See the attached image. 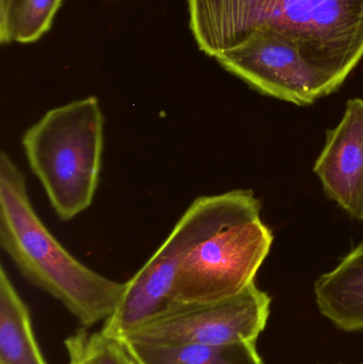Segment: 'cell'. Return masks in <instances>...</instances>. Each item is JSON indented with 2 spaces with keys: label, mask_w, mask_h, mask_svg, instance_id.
Here are the masks:
<instances>
[{
  "label": "cell",
  "mask_w": 363,
  "mask_h": 364,
  "mask_svg": "<svg viewBox=\"0 0 363 364\" xmlns=\"http://www.w3.org/2000/svg\"><path fill=\"white\" fill-rule=\"evenodd\" d=\"M190 27L215 58L268 29L345 83L363 58V0H188Z\"/></svg>",
  "instance_id": "6da1fadb"
},
{
  "label": "cell",
  "mask_w": 363,
  "mask_h": 364,
  "mask_svg": "<svg viewBox=\"0 0 363 364\" xmlns=\"http://www.w3.org/2000/svg\"><path fill=\"white\" fill-rule=\"evenodd\" d=\"M0 243L21 275L59 301L85 328L117 309L126 282L96 273L75 258L40 220L23 172L0 155Z\"/></svg>",
  "instance_id": "7a4b0ae2"
},
{
  "label": "cell",
  "mask_w": 363,
  "mask_h": 364,
  "mask_svg": "<svg viewBox=\"0 0 363 364\" xmlns=\"http://www.w3.org/2000/svg\"><path fill=\"white\" fill-rule=\"evenodd\" d=\"M104 119L95 96L47 111L28 128L21 145L32 173L60 220L90 208L97 190Z\"/></svg>",
  "instance_id": "3957f363"
},
{
  "label": "cell",
  "mask_w": 363,
  "mask_h": 364,
  "mask_svg": "<svg viewBox=\"0 0 363 364\" xmlns=\"http://www.w3.org/2000/svg\"><path fill=\"white\" fill-rule=\"evenodd\" d=\"M259 205L251 190L196 198L155 254L126 282L123 296L104 321L102 333L121 342L178 303L176 282L185 258L222 227Z\"/></svg>",
  "instance_id": "277c9868"
},
{
  "label": "cell",
  "mask_w": 363,
  "mask_h": 364,
  "mask_svg": "<svg viewBox=\"0 0 363 364\" xmlns=\"http://www.w3.org/2000/svg\"><path fill=\"white\" fill-rule=\"evenodd\" d=\"M260 211L261 205L222 227L185 258L176 282L178 303L222 301L255 282L274 239Z\"/></svg>",
  "instance_id": "5b68a950"
},
{
  "label": "cell",
  "mask_w": 363,
  "mask_h": 364,
  "mask_svg": "<svg viewBox=\"0 0 363 364\" xmlns=\"http://www.w3.org/2000/svg\"><path fill=\"white\" fill-rule=\"evenodd\" d=\"M270 308L271 297L253 282L229 299L175 304L121 343L221 346L256 342L266 328Z\"/></svg>",
  "instance_id": "8992f818"
},
{
  "label": "cell",
  "mask_w": 363,
  "mask_h": 364,
  "mask_svg": "<svg viewBox=\"0 0 363 364\" xmlns=\"http://www.w3.org/2000/svg\"><path fill=\"white\" fill-rule=\"evenodd\" d=\"M215 59L259 93L298 106L315 104L343 85L309 62L298 45L268 29L257 30Z\"/></svg>",
  "instance_id": "52a82bcc"
},
{
  "label": "cell",
  "mask_w": 363,
  "mask_h": 364,
  "mask_svg": "<svg viewBox=\"0 0 363 364\" xmlns=\"http://www.w3.org/2000/svg\"><path fill=\"white\" fill-rule=\"evenodd\" d=\"M313 172L327 196L351 218L363 220V100H347L345 115L328 130Z\"/></svg>",
  "instance_id": "ba28073f"
},
{
  "label": "cell",
  "mask_w": 363,
  "mask_h": 364,
  "mask_svg": "<svg viewBox=\"0 0 363 364\" xmlns=\"http://www.w3.org/2000/svg\"><path fill=\"white\" fill-rule=\"evenodd\" d=\"M320 312L342 331H363V243L315 284Z\"/></svg>",
  "instance_id": "9c48e42d"
},
{
  "label": "cell",
  "mask_w": 363,
  "mask_h": 364,
  "mask_svg": "<svg viewBox=\"0 0 363 364\" xmlns=\"http://www.w3.org/2000/svg\"><path fill=\"white\" fill-rule=\"evenodd\" d=\"M0 364H47L34 337L29 310L0 269Z\"/></svg>",
  "instance_id": "30bf717a"
},
{
  "label": "cell",
  "mask_w": 363,
  "mask_h": 364,
  "mask_svg": "<svg viewBox=\"0 0 363 364\" xmlns=\"http://www.w3.org/2000/svg\"><path fill=\"white\" fill-rule=\"evenodd\" d=\"M136 364H264L255 342L221 346L124 344Z\"/></svg>",
  "instance_id": "8fae6325"
},
{
  "label": "cell",
  "mask_w": 363,
  "mask_h": 364,
  "mask_svg": "<svg viewBox=\"0 0 363 364\" xmlns=\"http://www.w3.org/2000/svg\"><path fill=\"white\" fill-rule=\"evenodd\" d=\"M65 348L68 364H136L121 342L85 327L65 340Z\"/></svg>",
  "instance_id": "7c38bea8"
},
{
  "label": "cell",
  "mask_w": 363,
  "mask_h": 364,
  "mask_svg": "<svg viewBox=\"0 0 363 364\" xmlns=\"http://www.w3.org/2000/svg\"><path fill=\"white\" fill-rule=\"evenodd\" d=\"M62 0H21L11 23V42L32 43L48 31Z\"/></svg>",
  "instance_id": "4fadbf2b"
},
{
  "label": "cell",
  "mask_w": 363,
  "mask_h": 364,
  "mask_svg": "<svg viewBox=\"0 0 363 364\" xmlns=\"http://www.w3.org/2000/svg\"><path fill=\"white\" fill-rule=\"evenodd\" d=\"M21 0H0V41L11 43V23L15 9Z\"/></svg>",
  "instance_id": "5bb4252c"
}]
</instances>
